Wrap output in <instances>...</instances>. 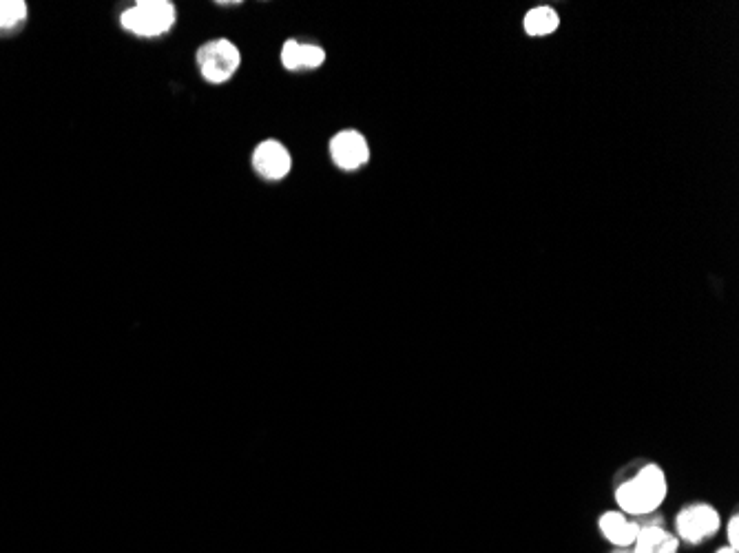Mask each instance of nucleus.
<instances>
[{
	"instance_id": "15",
	"label": "nucleus",
	"mask_w": 739,
	"mask_h": 553,
	"mask_svg": "<svg viewBox=\"0 0 739 553\" xmlns=\"http://www.w3.org/2000/svg\"><path fill=\"white\" fill-rule=\"evenodd\" d=\"M611 553H631V549H613Z\"/></svg>"
},
{
	"instance_id": "10",
	"label": "nucleus",
	"mask_w": 739,
	"mask_h": 553,
	"mask_svg": "<svg viewBox=\"0 0 739 553\" xmlns=\"http://www.w3.org/2000/svg\"><path fill=\"white\" fill-rule=\"evenodd\" d=\"M27 16V5L20 0H0V29L23 23Z\"/></svg>"
},
{
	"instance_id": "14",
	"label": "nucleus",
	"mask_w": 739,
	"mask_h": 553,
	"mask_svg": "<svg viewBox=\"0 0 739 553\" xmlns=\"http://www.w3.org/2000/svg\"><path fill=\"white\" fill-rule=\"evenodd\" d=\"M715 553H739V549H733V547H728V545H722V547L717 549Z\"/></svg>"
},
{
	"instance_id": "13",
	"label": "nucleus",
	"mask_w": 739,
	"mask_h": 553,
	"mask_svg": "<svg viewBox=\"0 0 739 553\" xmlns=\"http://www.w3.org/2000/svg\"><path fill=\"white\" fill-rule=\"evenodd\" d=\"M726 545L739 549V516L737 511L726 520Z\"/></svg>"
},
{
	"instance_id": "11",
	"label": "nucleus",
	"mask_w": 739,
	"mask_h": 553,
	"mask_svg": "<svg viewBox=\"0 0 739 553\" xmlns=\"http://www.w3.org/2000/svg\"><path fill=\"white\" fill-rule=\"evenodd\" d=\"M326 51L319 45H301V69H317L324 65Z\"/></svg>"
},
{
	"instance_id": "4",
	"label": "nucleus",
	"mask_w": 739,
	"mask_h": 553,
	"mask_svg": "<svg viewBox=\"0 0 739 553\" xmlns=\"http://www.w3.org/2000/svg\"><path fill=\"white\" fill-rule=\"evenodd\" d=\"M239 62H242V56H239V49L231 40H211V43L197 49V67L213 85H222V82L231 80L239 69Z\"/></svg>"
},
{
	"instance_id": "7",
	"label": "nucleus",
	"mask_w": 739,
	"mask_h": 553,
	"mask_svg": "<svg viewBox=\"0 0 739 553\" xmlns=\"http://www.w3.org/2000/svg\"><path fill=\"white\" fill-rule=\"evenodd\" d=\"M598 529L613 549H631L640 534V520L622 514L620 509H609L598 516Z\"/></svg>"
},
{
	"instance_id": "5",
	"label": "nucleus",
	"mask_w": 739,
	"mask_h": 553,
	"mask_svg": "<svg viewBox=\"0 0 739 553\" xmlns=\"http://www.w3.org/2000/svg\"><path fill=\"white\" fill-rule=\"evenodd\" d=\"M680 545L678 536L664 527V518L651 514L647 520H640V534L631 545V553H680Z\"/></svg>"
},
{
	"instance_id": "8",
	"label": "nucleus",
	"mask_w": 739,
	"mask_h": 553,
	"mask_svg": "<svg viewBox=\"0 0 739 553\" xmlns=\"http://www.w3.org/2000/svg\"><path fill=\"white\" fill-rule=\"evenodd\" d=\"M253 166L255 171L264 177V180L277 182L284 180V177L290 173V153L281 142L277 140H266L255 149L253 153Z\"/></svg>"
},
{
	"instance_id": "1",
	"label": "nucleus",
	"mask_w": 739,
	"mask_h": 553,
	"mask_svg": "<svg viewBox=\"0 0 739 553\" xmlns=\"http://www.w3.org/2000/svg\"><path fill=\"white\" fill-rule=\"evenodd\" d=\"M666 496H669V478H666L664 469L655 463L640 467L636 474L622 481L613 492L622 514L640 520L655 514Z\"/></svg>"
},
{
	"instance_id": "6",
	"label": "nucleus",
	"mask_w": 739,
	"mask_h": 553,
	"mask_svg": "<svg viewBox=\"0 0 739 553\" xmlns=\"http://www.w3.org/2000/svg\"><path fill=\"white\" fill-rule=\"evenodd\" d=\"M330 155L339 169L355 171L370 160V144L359 131H341L330 140Z\"/></svg>"
},
{
	"instance_id": "9",
	"label": "nucleus",
	"mask_w": 739,
	"mask_h": 553,
	"mask_svg": "<svg viewBox=\"0 0 739 553\" xmlns=\"http://www.w3.org/2000/svg\"><path fill=\"white\" fill-rule=\"evenodd\" d=\"M523 27H525L527 36L543 38V36L554 34V31L560 27V16L554 7H547V5L534 7L525 14Z\"/></svg>"
},
{
	"instance_id": "12",
	"label": "nucleus",
	"mask_w": 739,
	"mask_h": 553,
	"mask_svg": "<svg viewBox=\"0 0 739 553\" xmlns=\"http://www.w3.org/2000/svg\"><path fill=\"white\" fill-rule=\"evenodd\" d=\"M281 65L288 71L301 69V43H297V40H288V43H284V49H281Z\"/></svg>"
},
{
	"instance_id": "2",
	"label": "nucleus",
	"mask_w": 739,
	"mask_h": 553,
	"mask_svg": "<svg viewBox=\"0 0 739 553\" xmlns=\"http://www.w3.org/2000/svg\"><path fill=\"white\" fill-rule=\"evenodd\" d=\"M722 531V514L711 503H691L675 516V536L691 547L715 538Z\"/></svg>"
},
{
	"instance_id": "3",
	"label": "nucleus",
	"mask_w": 739,
	"mask_h": 553,
	"mask_svg": "<svg viewBox=\"0 0 739 553\" xmlns=\"http://www.w3.org/2000/svg\"><path fill=\"white\" fill-rule=\"evenodd\" d=\"M122 27L135 36L155 38L175 23V5L169 0H142L122 14Z\"/></svg>"
}]
</instances>
